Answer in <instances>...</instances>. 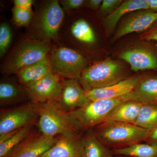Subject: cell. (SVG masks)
<instances>
[{
    "label": "cell",
    "instance_id": "cell-4",
    "mask_svg": "<svg viewBox=\"0 0 157 157\" xmlns=\"http://www.w3.org/2000/svg\"><path fill=\"white\" fill-rule=\"evenodd\" d=\"M49 43L32 38L24 40L14 48L3 65L6 74H16L21 69L48 56Z\"/></svg>",
    "mask_w": 157,
    "mask_h": 157
},
{
    "label": "cell",
    "instance_id": "cell-2",
    "mask_svg": "<svg viewBox=\"0 0 157 157\" xmlns=\"http://www.w3.org/2000/svg\"><path fill=\"white\" fill-rule=\"evenodd\" d=\"M124 101H126L124 96L115 99L91 101L85 106L68 113L73 127L81 135L104 122L111 110Z\"/></svg>",
    "mask_w": 157,
    "mask_h": 157
},
{
    "label": "cell",
    "instance_id": "cell-33",
    "mask_svg": "<svg viewBox=\"0 0 157 157\" xmlns=\"http://www.w3.org/2000/svg\"><path fill=\"white\" fill-rule=\"evenodd\" d=\"M102 2V0H90L88 1L87 5L91 9H97L100 8Z\"/></svg>",
    "mask_w": 157,
    "mask_h": 157
},
{
    "label": "cell",
    "instance_id": "cell-12",
    "mask_svg": "<svg viewBox=\"0 0 157 157\" xmlns=\"http://www.w3.org/2000/svg\"><path fill=\"white\" fill-rule=\"evenodd\" d=\"M157 21V12L150 9L135 11L122 23L115 32L113 40L134 32H145Z\"/></svg>",
    "mask_w": 157,
    "mask_h": 157
},
{
    "label": "cell",
    "instance_id": "cell-6",
    "mask_svg": "<svg viewBox=\"0 0 157 157\" xmlns=\"http://www.w3.org/2000/svg\"><path fill=\"white\" fill-rule=\"evenodd\" d=\"M64 11L56 0L46 2L36 14L33 24L34 39L49 43L57 37Z\"/></svg>",
    "mask_w": 157,
    "mask_h": 157
},
{
    "label": "cell",
    "instance_id": "cell-10",
    "mask_svg": "<svg viewBox=\"0 0 157 157\" xmlns=\"http://www.w3.org/2000/svg\"><path fill=\"white\" fill-rule=\"evenodd\" d=\"M57 137L33 131L28 137L5 157H39L53 146Z\"/></svg>",
    "mask_w": 157,
    "mask_h": 157
},
{
    "label": "cell",
    "instance_id": "cell-25",
    "mask_svg": "<svg viewBox=\"0 0 157 157\" xmlns=\"http://www.w3.org/2000/svg\"><path fill=\"white\" fill-rule=\"evenodd\" d=\"M70 31L73 36L80 42L86 44H93L95 42L94 32L85 20L76 21L72 25Z\"/></svg>",
    "mask_w": 157,
    "mask_h": 157
},
{
    "label": "cell",
    "instance_id": "cell-9",
    "mask_svg": "<svg viewBox=\"0 0 157 157\" xmlns=\"http://www.w3.org/2000/svg\"><path fill=\"white\" fill-rule=\"evenodd\" d=\"M61 77L52 73L36 83L25 87L28 99L36 104L57 100L62 88Z\"/></svg>",
    "mask_w": 157,
    "mask_h": 157
},
{
    "label": "cell",
    "instance_id": "cell-23",
    "mask_svg": "<svg viewBox=\"0 0 157 157\" xmlns=\"http://www.w3.org/2000/svg\"><path fill=\"white\" fill-rule=\"evenodd\" d=\"M114 153L123 156L157 157V142L134 144L121 148H116Z\"/></svg>",
    "mask_w": 157,
    "mask_h": 157
},
{
    "label": "cell",
    "instance_id": "cell-7",
    "mask_svg": "<svg viewBox=\"0 0 157 157\" xmlns=\"http://www.w3.org/2000/svg\"><path fill=\"white\" fill-rule=\"evenodd\" d=\"M49 57L53 73L62 78L78 79L86 68L87 62L83 56L69 47L53 48Z\"/></svg>",
    "mask_w": 157,
    "mask_h": 157
},
{
    "label": "cell",
    "instance_id": "cell-11",
    "mask_svg": "<svg viewBox=\"0 0 157 157\" xmlns=\"http://www.w3.org/2000/svg\"><path fill=\"white\" fill-rule=\"evenodd\" d=\"M56 101L68 113L85 106L91 101L78 79L70 78L63 79L61 92Z\"/></svg>",
    "mask_w": 157,
    "mask_h": 157
},
{
    "label": "cell",
    "instance_id": "cell-17",
    "mask_svg": "<svg viewBox=\"0 0 157 157\" xmlns=\"http://www.w3.org/2000/svg\"><path fill=\"white\" fill-rule=\"evenodd\" d=\"M53 73L48 56L21 69L16 74L20 84L26 87Z\"/></svg>",
    "mask_w": 157,
    "mask_h": 157
},
{
    "label": "cell",
    "instance_id": "cell-21",
    "mask_svg": "<svg viewBox=\"0 0 157 157\" xmlns=\"http://www.w3.org/2000/svg\"><path fill=\"white\" fill-rule=\"evenodd\" d=\"M28 99L24 87L14 82L5 80L0 83V105H12Z\"/></svg>",
    "mask_w": 157,
    "mask_h": 157
},
{
    "label": "cell",
    "instance_id": "cell-1",
    "mask_svg": "<svg viewBox=\"0 0 157 157\" xmlns=\"http://www.w3.org/2000/svg\"><path fill=\"white\" fill-rule=\"evenodd\" d=\"M92 130L105 146L115 149L145 141L149 132L133 124L114 121L104 122Z\"/></svg>",
    "mask_w": 157,
    "mask_h": 157
},
{
    "label": "cell",
    "instance_id": "cell-34",
    "mask_svg": "<svg viewBox=\"0 0 157 157\" xmlns=\"http://www.w3.org/2000/svg\"><path fill=\"white\" fill-rule=\"evenodd\" d=\"M150 10L157 12V0H146Z\"/></svg>",
    "mask_w": 157,
    "mask_h": 157
},
{
    "label": "cell",
    "instance_id": "cell-5",
    "mask_svg": "<svg viewBox=\"0 0 157 157\" xmlns=\"http://www.w3.org/2000/svg\"><path fill=\"white\" fill-rule=\"evenodd\" d=\"M37 124L39 132L46 136L79 134L73 127L68 113L62 109L56 100L40 104Z\"/></svg>",
    "mask_w": 157,
    "mask_h": 157
},
{
    "label": "cell",
    "instance_id": "cell-29",
    "mask_svg": "<svg viewBox=\"0 0 157 157\" xmlns=\"http://www.w3.org/2000/svg\"><path fill=\"white\" fill-rule=\"evenodd\" d=\"M85 1L83 0H63L61 1L62 8L64 11H71L78 9L84 5Z\"/></svg>",
    "mask_w": 157,
    "mask_h": 157
},
{
    "label": "cell",
    "instance_id": "cell-15",
    "mask_svg": "<svg viewBox=\"0 0 157 157\" xmlns=\"http://www.w3.org/2000/svg\"><path fill=\"white\" fill-rule=\"evenodd\" d=\"M81 137L78 134L59 135L53 146L39 157H82Z\"/></svg>",
    "mask_w": 157,
    "mask_h": 157
},
{
    "label": "cell",
    "instance_id": "cell-22",
    "mask_svg": "<svg viewBox=\"0 0 157 157\" xmlns=\"http://www.w3.org/2000/svg\"><path fill=\"white\" fill-rule=\"evenodd\" d=\"M37 124L23 127L9 134L0 136V157H5L19 145L33 131Z\"/></svg>",
    "mask_w": 157,
    "mask_h": 157
},
{
    "label": "cell",
    "instance_id": "cell-20",
    "mask_svg": "<svg viewBox=\"0 0 157 157\" xmlns=\"http://www.w3.org/2000/svg\"><path fill=\"white\" fill-rule=\"evenodd\" d=\"M82 157H113L112 153L96 137L92 130L81 135Z\"/></svg>",
    "mask_w": 157,
    "mask_h": 157
},
{
    "label": "cell",
    "instance_id": "cell-8",
    "mask_svg": "<svg viewBox=\"0 0 157 157\" xmlns=\"http://www.w3.org/2000/svg\"><path fill=\"white\" fill-rule=\"evenodd\" d=\"M40 104L30 101L12 108L1 109L0 136L17 131L23 127L37 124Z\"/></svg>",
    "mask_w": 157,
    "mask_h": 157
},
{
    "label": "cell",
    "instance_id": "cell-32",
    "mask_svg": "<svg viewBox=\"0 0 157 157\" xmlns=\"http://www.w3.org/2000/svg\"><path fill=\"white\" fill-rule=\"evenodd\" d=\"M147 143L157 142V124L149 132L148 135L145 140Z\"/></svg>",
    "mask_w": 157,
    "mask_h": 157
},
{
    "label": "cell",
    "instance_id": "cell-19",
    "mask_svg": "<svg viewBox=\"0 0 157 157\" xmlns=\"http://www.w3.org/2000/svg\"><path fill=\"white\" fill-rule=\"evenodd\" d=\"M142 105L132 101L121 102L109 113L105 122H119L133 124L137 119Z\"/></svg>",
    "mask_w": 157,
    "mask_h": 157
},
{
    "label": "cell",
    "instance_id": "cell-28",
    "mask_svg": "<svg viewBox=\"0 0 157 157\" xmlns=\"http://www.w3.org/2000/svg\"><path fill=\"white\" fill-rule=\"evenodd\" d=\"M122 2L121 0H104L100 8V12L103 14H110Z\"/></svg>",
    "mask_w": 157,
    "mask_h": 157
},
{
    "label": "cell",
    "instance_id": "cell-3",
    "mask_svg": "<svg viewBox=\"0 0 157 157\" xmlns=\"http://www.w3.org/2000/svg\"><path fill=\"white\" fill-rule=\"evenodd\" d=\"M125 78L124 72L120 63L108 58L85 69L78 80L84 90L87 91L110 86Z\"/></svg>",
    "mask_w": 157,
    "mask_h": 157
},
{
    "label": "cell",
    "instance_id": "cell-24",
    "mask_svg": "<svg viewBox=\"0 0 157 157\" xmlns=\"http://www.w3.org/2000/svg\"><path fill=\"white\" fill-rule=\"evenodd\" d=\"M133 124L150 132L157 124V104H143Z\"/></svg>",
    "mask_w": 157,
    "mask_h": 157
},
{
    "label": "cell",
    "instance_id": "cell-26",
    "mask_svg": "<svg viewBox=\"0 0 157 157\" xmlns=\"http://www.w3.org/2000/svg\"><path fill=\"white\" fill-rule=\"evenodd\" d=\"M12 20L15 25L18 27L29 25L33 20V10H27L14 6L12 9Z\"/></svg>",
    "mask_w": 157,
    "mask_h": 157
},
{
    "label": "cell",
    "instance_id": "cell-27",
    "mask_svg": "<svg viewBox=\"0 0 157 157\" xmlns=\"http://www.w3.org/2000/svg\"><path fill=\"white\" fill-rule=\"evenodd\" d=\"M12 32L10 26L6 22L0 25V56L2 57L10 47L12 40Z\"/></svg>",
    "mask_w": 157,
    "mask_h": 157
},
{
    "label": "cell",
    "instance_id": "cell-14",
    "mask_svg": "<svg viewBox=\"0 0 157 157\" xmlns=\"http://www.w3.org/2000/svg\"><path fill=\"white\" fill-rule=\"evenodd\" d=\"M140 77L136 76H131L110 86L85 91L86 95L90 101L121 98L135 89Z\"/></svg>",
    "mask_w": 157,
    "mask_h": 157
},
{
    "label": "cell",
    "instance_id": "cell-35",
    "mask_svg": "<svg viewBox=\"0 0 157 157\" xmlns=\"http://www.w3.org/2000/svg\"><path fill=\"white\" fill-rule=\"evenodd\" d=\"M129 157V156H122V157Z\"/></svg>",
    "mask_w": 157,
    "mask_h": 157
},
{
    "label": "cell",
    "instance_id": "cell-31",
    "mask_svg": "<svg viewBox=\"0 0 157 157\" xmlns=\"http://www.w3.org/2000/svg\"><path fill=\"white\" fill-rule=\"evenodd\" d=\"M14 6L27 10H32V6L34 1L33 0H14L13 2Z\"/></svg>",
    "mask_w": 157,
    "mask_h": 157
},
{
    "label": "cell",
    "instance_id": "cell-30",
    "mask_svg": "<svg viewBox=\"0 0 157 157\" xmlns=\"http://www.w3.org/2000/svg\"><path fill=\"white\" fill-rule=\"evenodd\" d=\"M140 37L143 40L157 42V21L147 30L141 34Z\"/></svg>",
    "mask_w": 157,
    "mask_h": 157
},
{
    "label": "cell",
    "instance_id": "cell-18",
    "mask_svg": "<svg viewBox=\"0 0 157 157\" xmlns=\"http://www.w3.org/2000/svg\"><path fill=\"white\" fill-rule=\"evenodd\" d=\"M149 9L146 0H127L124 1L112 13L105 17L104 24L108 33H112L118 22L124 15L130 12Z\"/></svg>",
    "mask_w": 157,
    "mask_h": 157
},
{
    "label": "cell",
    "instance_id": "cell-16",
    "mask_svg": "<svg viewBox=\"0 0 157 157\" xmlns=\"http://www.w3.org/2000/svg\"><path fill=\"white\" fill-rule=\"evenodd\" d=\"M126 101L142 104H157V74H148L140 77L135 89L124 96Z\"/></svg>",
    "mask_w": 157,
    "mask_h": 157
},
{
    "label": "cell",
    "instance_id": "cell-13",
    "mask_svg": "<svg viewBox=\"0 0 157 157\" xmlns=\"http://www.w3.org/2000/svg\"><path fill=\"white\" fill-rule=\"evenodd\" d=\"M120 58L128 63L131 69L139 70L157 71V47L149 46L147 48H135L121 52Z\"/></svg>",
    "mask_w": 157,
    "mask_h": 157
}]
</instances>
